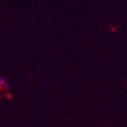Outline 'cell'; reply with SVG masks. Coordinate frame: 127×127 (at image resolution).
<instances>
[{
    "label": "cell",
    "mask_w": 127,
    "mask_h": 127,
    "mask_svg": "<svg viewBox=\"0 0 127 127\" xmlns=\"http://www.w3.org/2000/svg\"><path fill=\"white\" fill-rule=\"evenodd\" d=\"M6 84V79L3 76H0V86H5Z\"/></svg>",
    "instance_id": "6da1fadb"
}]
</instances>
